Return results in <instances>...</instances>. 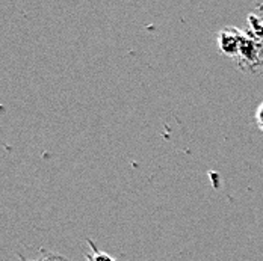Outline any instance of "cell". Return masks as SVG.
I'll return each instance as SVG.
<instances>
[{"label":"cell","mask_w":263,"mask_h":261,"mask_svg":"<svg viewBox=\"0 0 263 261\" xmlns=\"http://www.w3.org/2000/svg\"><path fill=\"white\" fill-rule=\"evenodd\" d=\"M242 35L237 32L236 29H224L219 32L218 35V44L219 49L226 53L227 56H236L237 53H240V47H242Z\"/></svg>","instance_id":"cell-1"},{"label":"cell","mask_w":263,"mask_h":261,"mask_svg":"<svg viewBox=\"0 0 263 261\" xmlns=\"http://www.w3.org/2000/svg\"><path fill=\"white\" fill-rule=\"evenodd\" d=\"M256 123H257V126H259V129L263 131V102L260 103V106L257 107V110H256Z\"/></svg>","instance_id":"cell-3"},{"label":"cell","mask_w":263,"mask_h":261,"mask_svg":"<svg viewBox=\"0 0 263 261\" xmlns=\"http://www.w3.org/2000/svg\"><path fill=\"white\" fill-rule=\"evenodd\" d=\"M22 261H30V260H23V258H22Z\"/></svg>","instance_id":"cell-4"},{"label":"cell","mask_w":263,"mask_h":261,"mask_svg":"<svg viewBox=\"0 0 263 261\" xmlns=\"http://www.w3.org/2000/svg\"><path fill=\"white\" fill-rule=\"evenodd\" d=\"M88 260L89 261H115L110 255H107L105 252H96L92 257L88 255Z\"/></svg>","instance_id":"cell-2"}]
</instances>
